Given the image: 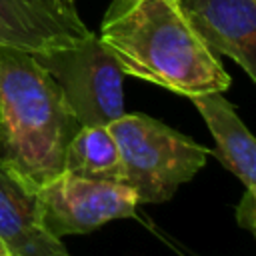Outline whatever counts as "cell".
Listing matches in <instances>:
<instances>
[{"label": "cell", "mask_w": 256, "mask_h": 256, "mask_svg": "<svg viewBox=\"0 0 256 256\" xmlns=\"http://www.w3.org/2000/svg\"><path fill=\"white\" fill-rule=\"evenodd\" d=\"M98 38L124 74L186 98L226 92L232 82L180 0H112Z\"/></svg>", "instance_id": "cell-1"}, {"label": "cell", "mask_w": 256, "mask_h": 256, "mask_svg": "<svg viewBox=\"0 0 256 256\" xmlns=\"http://www.w3.org/2000/svg\"><path fill=\"white\" fill-rule=\"evenodd\" d=\"M78 128L50 72L30 52L0 44V158L40 188L64 172Z\"/></svg>", "instance_id": "cell-2"}, {"label": "cell", "mask_w": 256, "mask_h": 256, "mask_svg": "<svg viewBox=\"0 0 256 256\" xmlns=\"http://www.w3.org/2000/svg\"><path fill=\"white\" fill-rule=\"evenodd\" d=\"M64 172L120 182V154L108 126H84L72 136L64 152Z\"/></svg>", "instance_id": "cell-10"}, {"label": "cell", "mask_w": 256, "mask_h": 256, "mask_svg": "<svg viewBox=\"0 0 256 256\" xmlns=\"http://www.w3.org/2000/svg\"><path fill=\"white\" fill-rule=\"evenodd\" d=\"M0 238L18 256H72L40 224L38 188L0 158Z\"/></svg>", "instance_id": "cell-8"}, {"label": "cell", "mask_w": 256, "mask_h": 256, "mask_svg": "<svg viewBox=\"0 0 256 256\" xmlns=\"http://www.w3.org/2000/svg\"><path fill=\"white\" fill-rule=\"evenodd\" d=\"M88 34L70 0H0V44L44 54Z\"/></svg>", "instance_id": "cell-6"}, {"label": "cell", "mask_w": 256, "mask_h": 256, "mask_svg": "<svg viewBox=\"0 0 256 256\" xmlns=\"http://www.w3.org/2000/svg\"><path fill=\"white\" fill-rule=\"evenodd\" d=\"M236 220L242 228L254 232V224H256V192L252 190H244L238 206H236Z\"/></svg>", "instance_id": "cell-11"}, {"label": "cell", "mask_w": 256, "mask_h": 256, "mask_svg": "<svg viewBox=\"0 0 256 256\" xmlns=\"http://www.w3.org/2000/svg\"><path fill=\"white\" fill-rule=\"evenodd\" d=\"M180 6L214 54L234 60L256 80V0H180Z\"/></svg>", "instance_id": "cell-7"}, {"label": "cell", "mask_w": 256, "mask_h": 256, "mask_svg": "<svg viewBox=\"0 0 256 256\" xmlns=\"http://www.w3.org/2000/svg\"><path fill=\"white\" fill-rule=\"evenodd\" d=\"M108 130L120 154V182L144 204L170 200L202 170L212 152L146 114L124 112L108 124Z\"/></svg>", "instance_id": "cell-3"}, {"label": "cell", "mask_w": 256, "mask_h": 256, "mask_svg": "<svg viewBox=\"0 0 256 256\" xmlns=\"http://www.w3.org/2000/svg\"><path fill=\"white\" fill-rule=\"evenodd\" d=\"M10 256H18V254H10Z\"/></svg>", "instance_id": "cell-13"}, {"label": "cell", "mask_w": 256, "mask_h": 256, "mask_svg": "<svg viewBox=\"0 0 256 256\" xmlns=\"http://www.w3.org/2000/svg\"><path fill=\"white\" fill-rule=\"evenodd\" d=\"M38 204L42 228L62 240L70 234L92 232L110 220L134 216L140 202L122 182L62 172L38 188Z\"/></svg>", "instance_id": "cell-5"}, {"label": "cell", "mask_w": 256, "mask_h": 256, "mask_svg": "<svg viewBox=\"0 0 256 256\" xmlns=\"http://www.w3.org/2000/svg\"><path fill=\"white\" fill-rule=\"evenodd\" d=\"M12 252H10V248H8V244L0 238V256H10Z\"/></svg>", "instance_id": "cell-12"}, {"label": "cell", "mask_w": 256, "mask_h": 256, "mask_svg": "<svg viewBox=\"0 0 256 256\" xmlns=\"http://www.w3.org/2000/svg\"><path fill=\"white\" fill-rule=\"evenodd\" d=\"M32 56L58 82L80 128L108 126L124 114V72L96 32Z\"/></svg>", "instance_id": "cell-4"}, {"label": "cell", "mask_w": 256, "mask_h": 256, "mask_svg": "<svg viewBox=\"0 0 256 256\" xmlns=\"http://www.w3.org/2000/svg\"><path fill=\"white\" fill-rule=\"evenodd\" d=\"M70 2H74V0H70Z\"/></svg>", "instance_id": "cell-14"}, {"label": "cell", "mask_w": 256, "mask_h": 256, "mask_svg": "<svg viewBox=\"0 0 256 256\" xmlns=\"http://www.w3.org/2000/svg\"><path fill=\"white\" fill-rule=\"evenodd\" d=\"M214 136V154L244 186L256 192V142L246 124L240 120L236 108L226 100L224 92H204L190 96Z\"/></svg>", "instance_id": "cell-9"}]
</instances>
